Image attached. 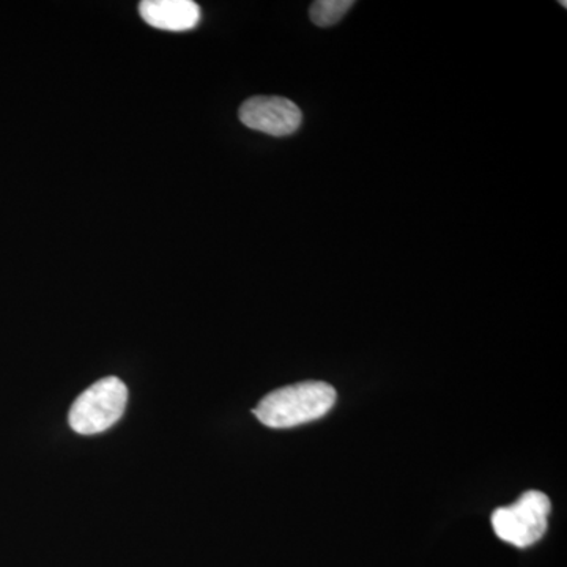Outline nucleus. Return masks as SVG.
<instances>
[{"instance_id":"3","label":"nucleus","mask_w":567,"mask_h":567,"mask_svg":"<svg viewBox=\"0 0 567 567\" xmlns=\"http://www.w3.org/2000/svg\"><path fill=\"white\" fill-rule=\"evenodd\" d=\"M551 503L546 494L529 491L514 505L499 507L492 516V527L499 539L513 546H533L546 535Z\"/></svg>"},{"instance_id":"4","label":"nucleus","mask_w":567,"mask_h":567,"mask_svg":"<svg viewBox=\"0 0 567 567\" xmlns=\"http://www.w3.org/2000/svg\"><path fill=\"white\" fill-rule=\"evenodd\" d=\"M240 122L254 132L270 136H290L303 122L300 107L282 96H252L241 104Z\"/></svg>"},{"instance_id":"6","label":"nucleus","mask_w":567,"mask_h":567,"mask_svg":"<svg viewBox=\"0 0 567 567\" xmlns=\"http://www.w3.org/2000/svg\"><path fill=\"white\" fill-rule=\"evenodd\" d=\"M353 6L352 0H319V2L312 3L309 14H311L312 22L319 28H330V25L338 24Z\"/></svg>"},{"instance_id":"2","label":"nucleus","mask_w":567,"mask_h":567,"mask_svg":"<svg viewBox=\"0 0 567 567\" xmlns=\"http://www.w3.org/2000/svg\"><path fill=\"white\" fill-rule=\"evenodd\" d=\"M126 402L125 383L117 377H106L74 401L69 416L71 429L81 435L102 434L121 420Z\"/></svg>"},{"instance_id":"1","label":"nucleus","mask_w":567,"mask_h":567,"mask_svg":"<svg viewBox=\"0 0 567 567\" xmlns=\"http://www.w3.org/2000/svg\"><path fill=\"white\" fill-rule=\"evenodd\" d=\"M336 390L324 382H303L265 395L254 415L271 429H290L327 415L336 404Z\"/></svg>"},{"instance_id":"5","label":"nucleus","mask_w":567,"mask_h":567,"mask_svg":"<svg viewBox=\"0 0 567 567\" xmlns=\"http://www.w3.org/2000/svg\"><path fill=\"white\" fill-rule=\"evenodd\" d=\"M140 13L152 28L169 32L192 31L200 21L199 6L192 0H144Z\"/></svg>"}]
</instances>
